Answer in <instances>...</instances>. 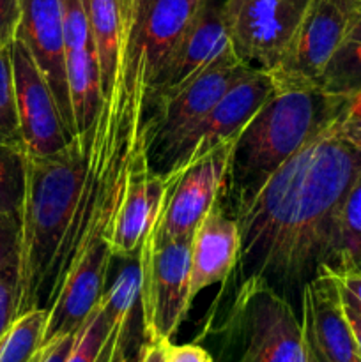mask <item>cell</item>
I'll use <instances>...</instances> for the list:
<instances>
[{
    "label": "cell",
    "mask_w": 361,
    "mask_h": 362,
    "mask_svg": "<svg viewBox=\"0 0 361 362\" xmlns=\"http://www.w3.org/2000/svg\"><path fill=\"white\" fill-rule=\"evenodd\" d=\"M347 112L234 214L239 257L211 311L241 286L260 285L301 313L304 286L331 265L336 216L361 175V136Z\"/></svg>",
    "instance_id": "1"
},
{
    "label": "cell",
    "mask_w": 361,
    "mask_h": 362,
    "mask_svg": "<svg viewBox=\"0 0 361 362\" xmlns=\"http://www.w3.org/2000/svg\"><path fill=\"white\" fill-rule=\"evenodd\" d=\"M151 80L152 67L130 21L119 62L103 90L101 108L88 129L80 133L85 145V172L73 219L53 265L46 310L71 265L84 253L108 243L131 166L145 148L144 122Z\"/></svg>",
    "instance_id": "2"
},
{
    "label": "cell",
    "mask_w": 361,
    "mask_h": 362,
    "mask_svg": "<svg viewBox=\"0 0 361 362\" xmlns=\"http://www.w3.org/2000/svg\"><path fill=\"white\" fill-rule=\"evenodd\" d=\"M353 95L319 87L275 92L234 144L222 200L230 214L243 209L308 141L345 115Z\"/></svg>",
    "instance_id": "3"
},
{
    "label": "cell",
    "mask_w": 361,
    "mask_h": 362,
    "mask_svg": "<svg viewBox=\"0 0 361 362\" xmlns=\"http://www.w3.org/2000/svg\"><path fill=\"white\" fill-rule=\"evenodd\" d=\"M84 172L85 145L80 134L57 154L27 158L18 243V315L46 308L53 265L73 219Z\"/></svg>",
    "instance_id": "4"
},
{
    "label": "cell",
    "mask_w": 361,
    "mask_h": 362,
    "mask_svg": "<svg viewBox=\"0 0 361 362\" xmlns=\"http://www.w3.org/2000/svg\"><path fill=\"white\" fill-rule=\"evenodd\" d=\"M225 300L219 331L234 362H315L297 311L268 286H241Z\"/></svg>",
    "instance_id": "5"
},
{
    "label": "cell",
    "mask_w": 361,
    "mask_h": 362,
    "mask_svg": "<svg viewBox=\"0 0 361 362\" xmlns=\"http://www.w3.org/2000/svg\"><path fill=\"white\" fill-rule=\"evenodd\" d=\"M140 260L142 334L149 343L172 341L193 303L191 239H163L152 226L142 246Z\"/></svg>",
    "instance_id": "6"
},
{
    "label": "cell",
    "mask_w": 361,
    "mask_h": 362,
    "mask_svg": "<svg viewBox=\"0 0 361 362\" xmlns=\"http://www.w3.org/2000/svg\"><path fill=\"white\" fill-rule=\"evenodd\" d=\"M276 92L273 78L262 69H248L222 99L168 145L151 163V170L163 179L176 175L191 163L198 161L212 148L236 140L251 117Z\"/></svg>",
    "instance_id": "7"
},
{
    "label": "cell",
    "mask_w": 361,
    "mask_h": 362,
    "mask_svg": "<svg viewBox=\"0 0 361 362\" xmlns=\"http://www.w3.org/2000/svg\"><path fill=\"white\" fill-rule=\"evenodd\" d=\"M248 69L251 67L236 55L223 57L176 88L147 98L144 134L149 165L200 120Z\"/></svg>",
    "instance_id": "8"
},
{
    "label": "cell",
    "mask_w": 361,
    "mask_h": 362,
    "mask_svg": "<svg viewBox=\"0 0 361 362\" xmlns=\"http://www.w3.org/2000/svg\"><path fill=\"white\" fill-rule=\"evenodd\" d=\"M361 11V0H311L269 76L276 92L319 87L322 73Z\"/></svg>",
    "instance_id": "9"
},
{
    "label": "cell",
    "mask_w": 361,
    "mask_h": 362,
    "mask_svg": "<svg viewBox=\"0 0 361 362\" xmlns=\"http://www.w3.org/2000/svg\"><path fill=\"white\" fill-rule=\"evenodd\" d=\"M311 0H225V23L237 59L273 71Z\"/></svg>",
    "instance_id": "10"
},
{
    "label": "cell",
    "mask_w": 361,
    "mask_h": 362,
    "mask_svg": "<svg viewBox=\"0 0 361 362\" xmlns=\"http://www.w3.org/2000/svg\"><path fill=\"white\" fill-rule=\"evenodd\" d=\"M236 140L212 148L209 154L165 180L161 211L154 233L163 239H191L212 205L222 198Z\"/></svg>",
    "instance_id": "11"
},
{
    "label": "cell",
    "mask_w": 361,
    "mask_h": 362,
    "mask_svg": "<svg viewBox=\"0 0 361 362\" xmlns=\"http://www.w3.org/2000/svg\"><path fill=\"white\" fill-rule=\"evenodd\" d=\"M18 120L27 158H46L66 148L73 134L66 127L52 87L20 39L11 45Z\"/></svg>",
    "instance_id": "12"
},
{
    "label": "cell",
    "mask_w": 361,
    "mask_h": 362,
    "mask_svg": "<svg viewBox=\"0 0 361 362\" xmlns=\"http://www.w3.org/2000/svg\"><path fill=\"white\" fill-rule=\"evenodd\" d=\"M299 318L304 341L315 362H361L343 310L340 283L331 269H322L304 286Z\"/></svg>",
    "instance_id": "13"
},
{
    "label": "cell",
    "mask_w": 361,
    "mask_h": 362,
    "mask_svg": "<svg viewBox=\"0 0 361 362\" xmlns=\"http://www.w3.org/2000/svg\"><path fill=\"white\" fill-rule=\"evenodd\" d=\"M236 55L225 23V0H204L197 16L161 69L149 83L147 98L176 88L209 64Z\"/></svg>",
    "instance_id": "14"
},
{
    "label": "cell",
    "mask_w": 361,
    "mask_h": 362,
    "mask_svg": "<svg viewBox=\"0 0 361 362\" xmlns=\"http://www.w3.org/2000/svg\"><path fill=\"white\" fill-rule=\"evenodd\" d=\"M20 4L21 18L16 39L23 42L48 80L66 127L76 136L64 64L62 4L60 0H20Z\"/></svg>",
    "instance_id": "15"
},
{
    "label": "cell",
    "mask_w": 361,
    "mask_h": 362,
    "mask_svg": "<svg viewBox=\"0 0 361 362\" xmlns=\"http://www.w3.org/2000/svg\"><path fill=\"white\" fill-rule=\"evenodd\" d=\"M110 244H99L81 255L67 272L55 299L48 308L45 341L66 334H76L105 296L112 267Z\"/></svg>",
    "instance_id": "16"
},
{
    "label": "cell",
    "mask_w": 361,
    "mask_h": 362,
    "mask_svg": "<svg viewBox=\"0 0 361 362\" xmlns=\"http://www.w3.org/2000/svg\"><path fill=\"white\" fill-rule=\"evenodd\" d=\"M165 180L149 166L147 148L134 158L127 177L122 204L113 218L108 244L117 258H130L140 255L145 237L154 226L161 211Z\"/></svg>",
    "instance_id": "17"
},
{
    "label": "cell",
    "mask_w": 361,
    "mask_h": 362,
    "mask_svg": "<svg viewBox=\"0 0 361 362\" xmlns=\"http://www.w3.org/2000/svg\"><path fill=\"white\" fill-rule=\"evenodd\" d=\"M237 257L239 226L219 198L191 237V297L207 286L223 285L234 272Z\"/></svg>",
    "instance_id": "18"
},
{
    "label": "cell",
    "mask_w": 361,
    "mask_h": 362,
    "mask_svg": "<svg viewBox=\"0 0 361 362\" xmlns=\"http://www.w3.org/2000/svg\"><path fill=\"white\" fill-rule=\"evenodd\" d=\"M202 4L204 0H133L131 27L151 64L152 78L172 55Z\"/></svg>",
    "instance_id": "19"
},
{
    "label": "cell",
    "mask_w": 361,
    "mask_h": 362,
    "mask_svg": "<svg viewBox=\"0 0 361 362\" xmlns=\"http://www.w3.org/2000/svg\"><path fill=\"white\" fill-rule=\"evenodd\" d=\"M101 66V88L110 83L122 52L133 0H84Z\"/></svg>",
    "instance_id": "20"
},
{
    "label": "cell",
    "mask_w": 361,
    "mask_h": 362,
    "mask_svg": "<svg viewBox=\"0 0 361 362\" xmlns=\"http://www.w3.org/2000/svg\"><path fill=\"white\" fill-rule=\"evenodd\" d=\"M361 262V175L343 198L336 216L335 240H333L331 269L333 272H345L356 269Z\"/></svg>",
    "instance_id": "21"
},
{
    "label": "cell",
    "mask_w": 361,
    "mask_h": 362,
    "mask_svg": "<svg viewBox=\"0 0 361 362\" xmlns=\"http://www.w3.org/2000/svg\"><path fill=\"white\" fill-rule=\"evenodd\" d=\"M319 88L338 95L361 92V11L326 66Z\"/></svg>",
    "instance_id": "22"
},
{
    "label": "cell",
    "mask_w": 361,
    "mask_h": 362,
    "mask_svg": "<svg viewBox=\"0 0 361 362\" xmlns=\"http://www.w3.org/2000/svg\"><path fill=\"white\" fill-rule=\"evenodd\" d=\"M46 322V308L20 315L0 339V362H34L45 341Z\"/></svg>",
    "instance_id": "23"
},
{
    "label": "cell",
    "mask_w": 361,
    "mask_h": 362,
    "mask_svg": "<svg viewBox=\"0 0 361 362\" xmlns=\"http://www.w3.org/2000/svg\"><path fill=\"white\" fill-rule=\"evenodd\" d=\"M27 186V154L0 141V216L20 225Z\"/></svg>",
    "instance_id": "24"
},
{
    "label": "cell",
    "mask_w": 361,
    "mask_h": 362,
    "mask_svg": "<svg viewBox=\"0 0 361 362\" xmlns=\"http://www.w3.org/2000/svg\"><path fill=\"white\" fill-rule=\"evenodd\" d=\"M0 141L23 148L18 120L11 46L0 49Z\"/></svg>",
    "instance_id": "25"
},
{
    "label": "cell",
    "mask_w": 361,
    "mask_h": 362,
    "mask_svg": "<svg viewBox=\"0 0 361 362\" xmlns=\"http://www.w3.org/2000/svg\"><path fill=\"white\" fill-rule=\"evenodd\" d=\"M106 332H108V315L101 299L98 308L76 332L74 345L66 362H94L105 341Z\"/></svg>",
    "instance_id": "26"
},
{
    "label": "cell",
    "mask_w": 361,
    "mask_h": 362,
    "mask_svg": "<svg viewBox=\"0 0 361 362\" xmlns=\"http://www.w3.org/2000/svg\"><path fill=\"white\" fill-rule=\"evenodd\" d=\"M20 272H18V255L0 264V339L9 331L20 315Z\"/></svg>",
    "instance_id": "27"
},
{
    "label": "cell",
    "mask_w": 361,
    "mask_h": 362,
    "mask_svg": "<svg viewBox=\"0 0 361 362\" xmlns=\"http://www.w3.org/2000/svg\"><path fill=\"white\" fill-rule=\"evenodd\" d=\"M21 18L20 0H0V49L13 45Z\"/></svg>",
    "instance_id": "28"
},
{
    "label": "cell",
    "mask_w": 361,
    "mask_h": 362,
    "mask_svg": "<svg viewBox=\"0 0 361 362\" xmlns=\"http://www.w3.org/2000/svg\"><path fill=\"white\" fill-rule=\"evenodd\" d=\"M163 362H214L211 354L197 343L173 345L172 341L163 343Z\"/></svg>",
    "instance_id": "29"
},
{
    "label": "cell",
    "mask_w": 361,
    "mask_h": 362,
    "mask_svg": "<svg viewBox=\"0 0 361 362\" xmlns=\"http://www.w3.org/2000/svg\"><path fill=\"white\" fill-rule=\"evenodd\" d=\"M74 338H76V334H66L45 343L35 356L34 362H66L74 345Z\"/></svg>",
    "instance_id": "30"
},
{
    "label": "cell",
    "mask_w": 361,
    "mask_h": 362,
    "mask_svg": "<svg viewBox=\"0 0 361 362\" xmlns=\"http://www.w3.org/2000/svg\"><path fill=\"white\" fill-rule=\"evenodd\" d=\"M20 225L0 216V264L18 255Z\"/></svg>",
    "instance_id": "31"
},
{
    "label": "cell",
    "mask_w": 361,
    "mask_h": 362,
    "mask_svg": "<svg viewBox=\"0 0 361 362\" xmlns=\"http://www.w3.org/2000/svg\"><path fill=\"white\" fill-rule=\"evenodd\" d=\"M335 276L338 279L343 296L349 297L361 310V271L335 272Z\"/></svg>",
    "instance_id": "32"
},
{
    "label": "cell",
    "mask_w": 361,
    "mask_h": 362,
    "mask_svg": "<svg viewBox=\"0 0 361 362\" xmlns=\"http://www.w3.org/2000/svg\"><path fill=\"white\" fill-rule=\"evenodd\" d=\"M340 292H342V288H340ZM342 300H343V310H345L347 320H349L350 329H353L354 332V338H356L357 349H360V354H361V310L349 299V297L343 296V292H342Z\"/></svg>",
    "instance_id": "33"
},
{
    "label": "cell",
    "mask_w": 361,
    "mask_h": 362,
    "mask_svg": "<svg viewBox=\"0 0 361 362\" xmlns=\"http://www.w3.org/2000/svg\"><path fill=\"white\" fill-rule=\"evenodd\" d=\"M163 343L144 341L138 362H163Z\"/></svg>",
    "instance_id": "34"
},
{
    "label": "cell",
    "mask_w": 361,
    "mask_h": 362,
    "mask_svg": "<svg viewBox=\"0 0 361 362\" xmlns=\"http://www.w3.org/2000/svg\"><path fill=\"white\" fill-rule=\"evenodd\" d=\"M347 115H349V119H350V120H353V124H354V126H356V127H357V131H360V136H361V122H360V120H357V119H354V117H353V115H350V113H349V112H347Z\"/></svg>",
    "instance_id": "35"
},
{
    "label": "cell",
    "mask_w": 361,
    "mask_h": 362,
    "mask_svg": "<svg viewBox=\"0 0 361 362\" xmlns=\"http://www.w3.org/2000/svg\"><path fill=\"white\" fill-rule=\"evenodd\" d=\"M353 271H361V262L356 265V269H353Z\"/></svg>",
    "instance_id": "36"
}]
</instances>
